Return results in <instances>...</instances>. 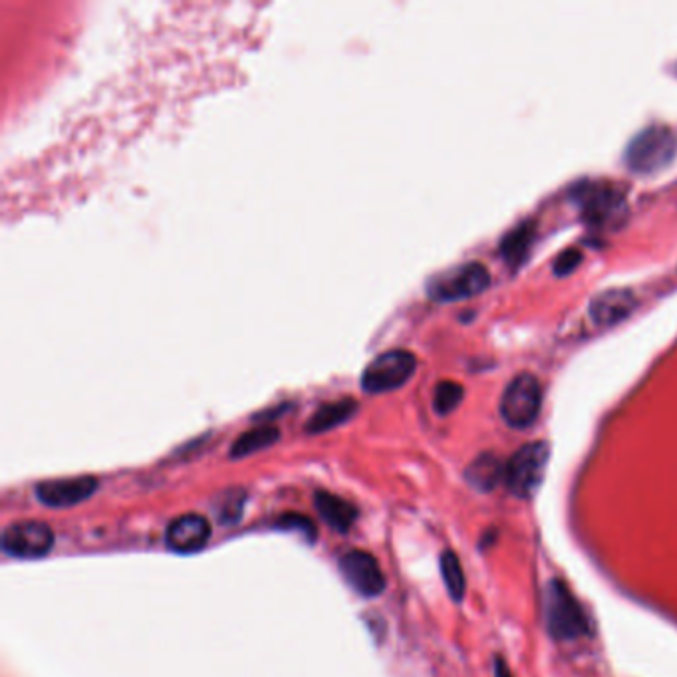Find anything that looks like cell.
I'll return each instance as SVG.
<instances>
[{
    "label": "cell",
    "mask_w": 677,
    "mask_h": 677,
    "mask_svg": "<svg viewBox=\"0 0 677 677\" xmlns=\"http://www.w3.org/2000/svg\"><path fill=\"white\" fill-rule=\"evenodd\" d=\"M546 628L554 640H576L590 632L587 616L563 580H551L544 590Z\"/></svg>",
    "instance_id": "1"
},
{
    "label": "cell",
    "mask_w": 677,
    "mask_h": 677,
    "mask_svg": "<svg viewBox=\"0 0 677 677\" xmlns=\"http://www.w3.org/2000/svg\"><path fill=\"white\" fill-rule=\"evenodd\" d=\"M677 139L667 127H648L633 137L626 149V165L640 175H652L666 170L674 161Z\"/></svg>",
    "instance_id": "2"
},
{
    "label": "cell",
    "mask_w": 677,
    "mask_h": 677,
    "mask_svg": "<svg viewBox=\"0 0 677 677\" xmlns=\"http://www.w3.org/2000/svg\"><path fill=\"white\" fill-rule=\"evenodd\" d=\"M549 457H551V447L544 441L522 445L519 452L508 459L507 467H505V483H507L508 491L515 497H534L544 481Z\"/></svg>",
    "instance_id": "3"
},
{
    "label": "cell",
    "mask_w": 677,
    "mask_h": 677,
    "mask_svg": "<svg viewBox=\"0 0 677 677\" xmlns=\"http://www.w3.org/2000/svg\"><path fill=\"white\" fill-rule=\"evenodd\" d=\"M491 274L481 262H465L441 272L428 283V294L435 303H457L485 293Z\"/></svg>",
    "instance_id": "4"
},
{
    "label": "cell",
    "mask_w": 677,
    "mask_h": 677,
    "mask_svg": "<svg viewBox=\"0 0 677 677\" xmlns=\"http://www.w3.org/2000/svg\"><path fill=\"white\" fill-rule=\"evenodd\" d=\"M418 370V358L407 350H387L376 356L361 372V390L368 394H387L409 382Z\"/></svg>",
    "instance_id": "5"
},
{
    "label": "cell",
    "mask_w": 677,
    "mask_h": 677,
    "mask_svg": "<svg viewBox=\"0 0 677 677\" xmlns=\"http://www.w3.org/2000/svg\"><path fill=\"white\" fill-rule=\"evenodd\" d=\"M542 406V387L532 373H519L510 380L501 397V416L515 429L531 428Z\"/></svg>",
    "instance_id": "6"
},
{
    "label": "cell",
    "mask_w": 677,
    "mask_h": 677,
    "mask_svg": "<svg viewBox=\"0 0 677 677\" xmlns=\"http://www.w3.org/2000/svg\"><path fill=\"white\" fill-rule=\"evenodd\" d=\"M580 213L588 225L596 229H612L616 223H621L628 205L624 193L614 189L606 183H590L582 185L580 192L576 193Z\"/></svg>",
    "instance_id": "7"
},
{
    "label": "cell",
    "mask_w": 677,
    "mask_h": 677,
    "mask_svg": "<svg viewBox=\"0 0 677 677\" xmlns=\"http://www.w3.org/2000/svg\"><path fill=\"white\" fill-rule=\"evenodd\" d=\"M57 537L40 520H19L2 531V551L14 558L33 561L52 553Z\"/></svg>",
    "instance_id": "8"
},
{
    "label": "cell",
    "mask_w": 677,
    "mask_h": 677,
    "mask_svg": "<svg viewBox=\"0 0 677 677\" xmlns=\"http://www.w3.org/2000/svg\"><path fill=\"white\" fill-rule=\"evenodd\" d=\"M338 566L346 584L354 588L360 596L376 599L384 592L385 576L372 554L348 551L340 556Z\"/></svg>",
    "instance_id": "9"
},
{
    "label": "cell",
    "mask_w": 677,
    "mask_h": 677,
    "mask_svg": "<svg viewBox=\"0 0 677 677\" xmlns=\"http://www.w3.org/2000/svg\"><path fill=\"white\" fill-rule=\"evenodd\" d=\"M98 491V479L90 475L66 477V479H50L38 483L35 495L42 505L52 508H69L84 503Z\"/></svg>",
    "instance_id": "10"
},
{
    "label": "cell",
    "mask_w": 677,
    "mask_h": 677,
    "mask_svg": "<svg viewBox=\"0 0 677 677\" xmlns=\"http://www.w3.org/2000/svg\"><path fill=\"white\" fill-rule=\"evenodd\" d=\"M211 539V525L201 515H183L173 520L165 532V544L171 553L195 554L204 551Z\"/></svg>",
    "instance_id": "11"
},
{
    "label": "cell",
    "mask_w": 677,
    "mask_h": 677,
    "mask_svg": "<svg viewBox=\"0 0 677 677\" xmlns=\"http://www.w3.org/2000/svg\"><path fill=\"white\" fill-rule=\"evenodd\" d=\"M638 306V298L632 291L626 288H614L606 293L599 294L590 303V318L594 324L602 328L616 327L621 320L632 315Z\"/></svg>",
    "instance_id": "12"
},
{
    "label": "cell",
    "mask_w": 677,
    "mask_h": 677,
    "mask_svg": "<svg viewBox=\"0 0 677 677\" xmlns=\"http://www.w3.org/2000/svg\"><path fill=\"white\" fill-rule=\"evenodd\" d=\"M315 505L322 520L334 531L348 532L358 519V508L328 491H318L315 495Z\"/></svg>",
    "instance_id": "13"
},
{
    "label": "cell",
    "mask_w": 677,
    "mask_h": 677,
    "mask_svg": "<svg viewBox=\"0 0 677 677\" xmlns=\"http://www.w3.org/2000/svg\"><path fill=\"white\" fill-rule=\"evenodd\" d=\"M356 411H358V402L352 397H342L336 402L324 404V406L318 407L317 411L306 421V433L317 435V433H324L330 429L338 428L348 419L354 418Z\"/></svg>",
    "instance_id": "14"
},
{
    "label": "cell",
    "mask_w": 677,
    "mask_h": 677,
    "mask_svg": "<svg viewBox=\"0 0 677 677\" xmlns=\"http://www.w3.org/2000/svg\"><path fill=\"white\" fill-rule=\"evenodd\" d=\"M505 467H507V465H503V461L498 459L497 455H493V453H483V455H479V457L475 459L473 464L467 467L465 479H467V483L473 487V489H477V491L489 493V491H493L501 481H505Z\"/></svg>",
    "instance_id": "15"
},
{
    "label": "cell",
    "mask_w": 677,
    "mask_h": 677,
    "mask_svg": "<svg viewBox=\"0 0 677 677\" xmlns=\"http://www.w3.org/2000/svg\"><path fill=\"white\" fill-rule=\"evenodd\" d=\"M281 440V431L274 426H260V428L249 429L245 431L235 443L231 445V457L233 459H243L249 457L253 453L269 450L276 441Z\"/></svg>",
    "instance_id": "16"
},
{
    "label": "cell",
    "mask_w": 677,
    "mask_h": 677,
    "mask_svg": "<svg viewBox=\"0 0 677 677\" xmlns=\"http://www.w3.org/2000/svg\"><path fill=\"white\" fill-rule=\"evenodd\" d=\"M532 241H534V225L531 223L513 229L507 237L503 238V245H501L503 259L507 260L510 267H519L529 257Z\"/></svg>",
    "instance_id": "17"
},
{
    "label": "cell",
    "mask_w": 677,
    "mask_h": 677,
    "mask_svg": "<svg viewBox=\"0 0 677 677\" xmlns=\"http://www.w3.org/2000/svg\"><path fill=\"white\" fill-rule=\"evenodd\" d=\"M440 565L443 582L447 587L450 596L455 602H461L465 596V575L457 554L452 553V551H445V553L441 554Z\"/></svg>",
    "instance_id": "18"
},
{
    "label": "cell",
    "mask_w": 677,
    "mask_h": 677,
    "mask_svg": "<svg viewBox=\"0 0 677 677\" xmlns=\"http://www.w3.org/2000/svg\"><path fill=\"white\" fill-rule=\"evenodd\" d=\"M464 385L452 380L440 382L433 392V409L440 416H450L453 409H457V406L464 402Z\"/></svg>",
    "instance_id": "19"
},
{
    "label": "cell",
    "mask_w": 677,
    "mask_h": 677,
    "mask_svg": "<svg viewBox=\"0 0 677 677\" xmlns=\"http://www.w3.org/2000/svg\"><path fill=\"white\" fill-rule=\"evenodd\" d=\"M279 527H283V529H298V531H303V534L308 537V541H317V531H315L312 520L300 517V515H284L283 519L279 520Z\"/></svg>",
    "instance_id": "20"
},
{
    "label": "cell",
    "mask_w": 677,
    "mask_h": 677,
    "mask_svg": "<svg viewBox=\"0 0 677 677\" xmlns=\"http://www.w3.org/2000/svg\"><path fill=\"white\" fill-rule=\"evenodd\" d=\"M580 262H582V255L578 250H566L558 259L554 260V272L558 276H565V274H570V272L575 271Z\"/></svg>",
    "instance_id": "21"
},
{
    "label": "cell",
    "mask_w": 677,
    "mask_h": 677,
    "mask_svg": "<svg viewBox=\"0 0 677 677\" xmlns=\"http://www.w3.org/2000/svg\"><path fill=\"white\" fill-rule=\"evenodd\" d=\"M495 677H510L507 664L501 657H497V662H495Z\"/></svg>",
    "instance_id": "22"
}]
</instances>
